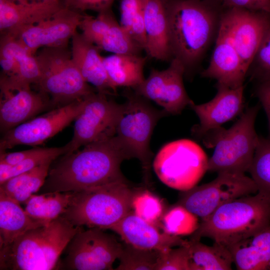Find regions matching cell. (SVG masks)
Masks as SVG:
<instances>
[{"mask_svg":"<svg viewBox=\"0 0 270 270\" xmlns=\"http://www.w3.org/2000/svg\"><path fill=\"white\" fill-rule=\"evenodd\" d=\"M129 157L116 136L62 155L50 167L44 192H80L114 182H128L120 170Z\"/></svg>","mask_w":270,"mask_h":270,"instance_id":"1","label":"cell"},{"mask_svg":"<svg viewBox=\"0 0 270 270\" xmlns=\"http://www.w3.org/2000/svg\"><path fill=\"white\" fill-rule=\"evenodd\" d=\"M226 8L220 0H168L170 52L186 72L199 64L215 40Z\"/></svg>","mask_w":270,"mask_h":270,"instance_id":"2","label":"cell"},{"mask_svg":"<svg viewBox=\"0 0 270 270\" xmlns=\"http://www.w3.org/2000/svg\"><path fill=\"white\" fill-rule=\"evenodd\" d=\"M60 216L26 232L0 247V270H50L74 236L82 229Z\"/></svg>","mask_w":270,"mask_h":270,"instance_id":"3","label":"cell"},{"mask_svg":"<svg viewBox=\"0 0 270 270\" xmlns=\"http://www.w3.org/2000/svg\"><path fill=\"white\" fill-rule=\"evenodd\" d=\"M270 224V198L258 192L219 207L202 220L190 238H208L228 248Z\"/></svg>","mask_w":270,"mask_h":270,"instance_id":"4","label":"cell"},{"mask_svg":"<svg viewBox=\"0 0 270 270\" xmlns=\"http://www.w3.org/2000/svg\"><path fill=\"white\" fill-rule=\"evenodd\" d=\"M258 106L249 108L230 128L221 126L203 137L204 144L214 148L208 158V171L245 174L251 164L259 136L254 122Z\"/></svg>","mask_w":270,"mask_h":270,"instance_id":"5","label":"cell"},{"mask_svg":"<svg viewBox=\"0 0 270 270\" xmlns=\"http://www.w3.org/2000/svg\"><path fill=\"white\" fill-rule=\"evenodd\" d=\"M135 194L128 182H120L76 192L60 216L75 226L110 229L130 211Z\"/></svg>","mask_w":270,"mask_h":270,"instance_id":"6","label":"cell"},{"mask_svg":"<svg viewBox=\"0 0 270 270\" xmlns=\"http://www.w3.org/2000/svg\"><path fill=\"white\" fill-rule=\"evenodd\" d=\"M36 58L40 76L34 85L47 96L52 108L80 100L94 92L82 78L66 46L46 47Z\"/></svg>","mask_w":270,"mask_h":270,"instance_id":"7","label":"cell"},{"mask_svg":"<svg viewBox=\"0 0 270 270\" xmlns=\"http://www.w3.org/2000/svg\"><path fill=\"white\" fill-rule=\"evenodd\" d=\"M124 95L126 100L122 104L115 136L129 158L138 159L148 172L153 156L150 144L154 129L158 120L168 114L134 92L126 90Z\"/></svg>","mask_w":270,"mask_h":270,"instance_id":"8","label":"cell"},{"mask_svg":"<svg viewBox=\"0 0 270 270\" xmlns=\"http://www.w3.org/2000/svg\"><path fill=\"white\" fill-rule=\"evenodd\" d=\"M208 158L203 149L188 139L164 146L156 156L154 171L168 186L184 192L196 186L206 171Z\"/></svg>","mask_w":270,"mask_h":270,"instance_id":"9","label":"cell"},{"mask_svg":"<svg viewBox=\"0 0 270 270\" xmlns=\"http://www.w3.org/2000/svg\"><path fill=\"white\" fill-rule=\"evenodd\" d=\"M258 191L254 180L245 174L220 172L210 182L181 192L177 204L202 220L224 204Z\"/></svg>","mask_w":270,"mask_h":270,"instance_id":"10","label":"cell"},{"mask_svg":"<svg viewBox=\"0 0 270 270\" xmlns=\"http://www.w3.org/2000/svg\"><path fill=\"white\" fill-rule=\"evenodd\" d=\"M122 248L113 236L104 232L102 229L82 228L68 244L66 255L59 262L57 269L113 270V263L118 259Z\"/></svg>","mask_w":270,"mask_h":270,"instance_id":"11","label":"cell"},{"mask_svg":"<svg viewBox=\"0 0 270 270\" xmlns=\"http://www.w3.org/2000/svg\"><path fill=\"white\" fill-rule=\"evenodd\" d=\"M107 95L94 92L84 98L83 108L74 120L72 138L66 144V154L115 136L122 104L108 98Z\"/></svg>","mask_w":270,"mask_h":270,"instance_id":"12","label":"cell"},{"mask_svg":"<svg viewBox=\"0 0 270 270\" xmlns=\"http://www.w3.org/2000/svg\"><path fill=\"white\" fill-rule=\"evenodd\" d=\"M84 98L34 117L4 133L0 152L18 145L42 144L74 121L81 112Z\"/></svg>","mask_w":270,"mask_h":270,"instance_id":"13","label":"cell"},{"mask_svg":"<svg viewBox=\"0 0 270 270\" xmlns=\"http://www.w3.org/2000/svg\"><path fill=\"white\" fill-rule=\"evenodd\" d=\"M184 73L182 63L172 58L166 69L152 70L149 76L132 89L136 94L162 107L168 114H179L193 102L184 88Z\"/></svg>","mask_w":270,"mask_h":270,"instance_id":"14","label":"cell"},{"mask_svg":"<svg viewBox=\"0 0 270 270\" xmlns=\"http://www.w3.org/2000/svg\"><path fill=\"white\" fill-rule=\"evenodd\" d=\"M31 85L12 81L0 75V128L8 130L52 106L50 98L31 89Z\"/></svg>","mask_w":270,"mask_h":270,"instance_id":"15","label":"cell"},{"mask_svg":"<svg viewBox=\"0 0 270 270\" xmlns=\"http://www.w3.org/2000/svg\"><path fill=\"white\" fill-rule=\"evenodd\" d=\"M83 16L82 12L64 6L48 18L4 34L12 35L36 54L40 48L66 46L79 27Z\"/></svg>","mask_w":270,"mask_h":270,"instance_id":"16","label":"cell"},{"mask_svg":"<svg viewBox=\"0 0 270 270\" xmlns=\"http://www.w3.org/2000/svg\"><path fill=\"white\" fill-rule=\"evenodd\" d=\"M215 42L208 66L201 72V76L214 79L218 84L232 88L244 86L247 72L233 42L228 8L223 12Z\"/></svg>","mask_w":270,"mask_h":270,"instance_id":"17","label":"cell"},{"mask_svg":"<svg viewBox=\"0 0 270 270\" xmlns=\"http://www.w3.org/2000/svg\"><path fill=\"white\" fill-rule=\"evenodd\" d=\"M79 27L100 50L134 54H140L142 50L118 22L111 8L98 12L96 17L84 14Z\"/></svg>","mask_w":270,"mask_h":270,"instance_id":"18","label":"cell"},{"mask_svg":"<svg viewBox=\"0 0 270 270\" xmlns=\"http://www.w3.org/2000/svg\"><path fill=\"white\" fill-rule=\"evenodd\" d=\"M217 93L210 101L190 106L198 116L200 124L192 128L194 134L203 138L208 132L220 127L240 114L244 108V86L232 88L216 84Z\"/></svg>","mask_w":270,"mask_h":270,"instance_id":"19","label":"cell"},{"mask_svg":"<svg viewBox=\"0 0 270 270\" xmlns=\"http://www.w3.org/2000/svg\"><path fill=\"white\" fill-rule=\"evenodd\" d=\"M228 9L232 17L233 42L248 72L268 26L270 14L236 8Z\"/></svg>","mask_w":270,"mask_h":270,"instance_id":"20","label":"cell"},{"mask_svg":"<svg viewBox=\"0 0 270 270\" xmlns=\"http://www.w3.org/2000/svg\"><path fill=\"white\" fill-rule=\"evenodd\" d=\"M110 230L118 234L126 244L144 250H163L184 244L180 236L160 232L131 210Z\"/></svg>","mask_w":270,"mask_h":270,"instance_id":"21","label":"cell"},{"mask_svg":"<svg viewBox=\"0 0 270 270\" xmlns=\"http://www.w3.org/2000/svg\"><path fill=\"white\" fill-rule=\"evenodd\" d=\"M0 42L1 75L8 79L29 84L38 81L40 71L36 54H32L17 39L2 34Z\"/></svg>","mask_w":270,"mask_h":270,"instance_id":"22","label":"cell"},{"mask_svg":"<svg viewBox=\"0 0 270 270\" xmlns=\"http://www.w3.org/2000/svg\"><path fill=\"white\" fill-rule=\"evenodd\" d=\"M72 60L84 80L92 84L98 92L115 94L98 48L77 31L72 38Z\"/></svg>","mask_w":270,"mask_h":270,"instance_id":"23","label":"cell"},{"mask_svg":"<svg viewBox=\"0 0 270 270\" xmlns=\"http://www.w3.org/2000/svg\"><path fill=\"white\" fill-rule=\"evenodd\" d=\"M144 23L146 42L145 50L148 54L158 60H172L168 0H146Z\"/></svg>","mask_w":270,"mask_h":270,"instance_id":"24","label":"cell"},{"mask_svg":"<svg viewBox=\"0 0 270 270\" xmlns=\"http://www.w3.org/2000/svg\"><path fill=\"white\" fill-rule=\"evenodd\" d=\"M64 6L62 1L22 4L12 0H0L1 34L38 24L50 18Z\"/></svg>","mask_w":270,"mask_h":270,"instance_id":"25","label":"cell"},{"mask_svg":"<svg viewBox=\"0 0 270 270\" xmlns=\"http://www.w3.org/2000/svg\"><path fill=\"white\" fill-rule=\"evenodd\" d=\"M238 270H270V224L228 248Z\"/></svg>","mask_w":270,"mask_h":270,"instance_id":"26","label":"cell"},{"mask_svg":"<svg viewBox=\"0 0 270 270\" xmlns=\"http://www.w3.org/2000/svg\"><path fill=\"white\" fill-rule=\"evenodd\" d=\"M50 222L30 216L19 202L0 191V247L11 243L28 230Z\"/></svg>","mask_w":270,"mask_h":270,"instance_id":"27","label":"cell"},{"mask_svg":"<svg viewBox=\"0 0 270 270\" xmlns=\"http://www.w3.org/2000/svg\"><path fill=\"white\" fill-rule=\"evenodd\" d=\"M146 60V57L134 54H113L103 58L109 80L116 92L118 87L132 88L144 80V68Z\"/></svg>","mask_w":270,"mask_h":270,"instance_id":"28","label":"cell"},{"mask_svg":"<svg viewBox=\"0 0 270 270\" xmlns=\"http://www.w3.org/2000/svg\"><path fill=\"white\" fill-rule=\"evenodd\" d=\"M190 270H230L233 263L232 256L226 246L214 242L212 246L199 240H188Z\"/></svg>","mask_w":270,"mask_h":270,"instance_id":"29","label":"cell"},{"mask_svg":"<svg viewBox=\"0 0 270 270\" xmlns=\"http://www.w3.org/2000/svg\"><path fill=\"white\" fill-rule=\"evenodd\" d=\"M76 192H53L32 194L24 202L30 216L51 221L62 215L72 203Z\"/></svg>","mask_w":270,"mask_h":270,"instance_id":"30","label":"cell"},{"mask_svg":"<svg viewBox=\"0 0 270 270\" xmlns=\"http://www.w3.org/2000/svg\"><path fill=\"white\" fill-rule=\"evenodd\" d=\"M52 161L11 178L0 185V191L20 203H24L44 184Z\"/></svg>","mask_w":270,"mask_h":270,"instance_id":"31","label":"cell"},{"mask_svg":"<svg viewBox=\"0 0 270 270\" xmlns=\"http://www.w3.org/2000/svg\"><path fill=\"white\" fill-rule=\"evenodd\" d=\"M68 151L66 144L61 147L32 148V152L26 158L14 165L0 162V185L11 178L30 170L42 164L54 162Z\"/></svg>","mask_w":270,"mask_h":270,"instance_id":"32","label":"cell"},{"mask_svg":"<svg viewBox=\"0 0 270 270\" xmlns=\"http://www.w3.org/2000/svg\"><path fill=\"white\" fill-rule=\"evenodd\" d=\"M146 0H121L120 22L122 28L142 50L146 48L144 23Z\"/></svg>","mask_w":270,"mask_h":270,"instance_id":"33","label":"cell"},{"mask_svg":"<svg viewBox=\"0 0 270 270\" xmlns=\"http://www.w3.org/2000/svg\"><path fill=\"white\" fill-rule=\"evenodd\" d=\"M248 172L258 192L270 198V138L259 136Z\"/></svg>","mask_w":270,"mask_h":270,"instance_id":"34","label":"cell"},{"mask_svg":"<svg viewBox=\"0 0 270 270\" xmlns=\"http://www.w3.org/2000/svg\"><path fill=\"white\" fill-rule=\"evenodd\" d=\"M198 218L184 206L176 204L164 216V231L178 236L192 234L200 224Z\"/></svg>","mask_w":270,"mask_h":270,"instance_id":"35","label":"cell"},{"mask_svg":"<svg viewBox=\"0 0 270 270\" xmlns=\"http://www.w3.org/2000/svg\"><path fill=\"white\" fill-rule=\"evenodd\" d=\"M160 250L137 248L126 244L116 270H155Z\"/></svg>","mask_w":270,"mask_h":270,"instance_id":"36","label":"cell"},{"mask_svg":"<svg viewBox=\"0 0 270 270\" xmlns=\"http://www.w3.org/2000/svg\"><path fill=\"white\" fill-rule=\"evenodd\" d=\"M248 74L258 82L270 80V18Z\"/></svg>","mask_w":270,"mask_h":270,"instance_id":"37","label":"cell"},{"mask_svg":"<svg viewBox=\"0 0 270 270\" xmlns=\"http://www.w3.org/2000/svg\"><path fill=\"white\" fill-rule=\"evenodd\" d=\"M132 208L137 216L152 224L161 216L163 210L160 200L146 191L135 194Z\"/></svg>","mask_w":270,"mask_h":270,"instance_id":"38","label":"cell"},{"mask_svg":"<svg viewBox=\"0 0 270 270\" xmlns=\"http://www.w3.org/2000/svg\"><path fill=\"white\" fill-rule=\"evenodd\" d=\"M188 240L176 248L160 251L155 270H190Z\"/></svg>","mask_w":270,"mask_h":270,"instance_id":"39","label":"cell"},{"mask_svg":"<svg viewBox=\"0 0 270 270\" xmlns=\"http://www.w3.org/2000/svg\"><path fill=\"white\" fill-rule=\"evenodd\" d=\"M114 0H62L64 6L83 12L91 10L100 12L111 8Z\"/></svg>","mask_w":270,"mask_h":270,"instance_id":"40","label":"cell"},{"mask_svg":"<svg viewBox=\"0 0 270 270\" xmlns=\"http://www.w3.org/2000/svg\"><path fill=\"white\" fill-rule=\"evenodd\" d=\"M226 8H236L270 14V0H220Z\"/></svg>","mask_w":270,"mask_h":270,"instance_id":"41","label":"cell"},{"mask_svg":"<svg viewBox=\"0 0 270 270\" xmlns=\"http://www.w3.org/2000/svg\"><path fill=\"white\" fill-rule=\"evenodd\" d=\"M256 94L266 113L270 133V80L258 82Z\"/></svg>","mask_w":270,"mask_h":270,"instance_id":"42","label":"cell"},{"mask_svg":"<svg viewBox=\"0 0 270 270\" xmlns=\"http://www.w3.org/2000/svg\"><path fill=\"white\" fill-rule=\"evenodd\" d=\"M15 2L22 4H34L45 2L62 1V0H12Z\"/></svg>","mask_w":270,"mask_h":270,"instance_id":"43","label":"cell"}]
</instances>
